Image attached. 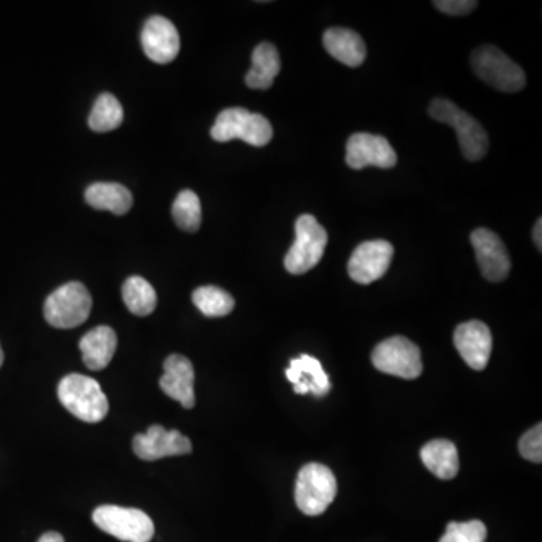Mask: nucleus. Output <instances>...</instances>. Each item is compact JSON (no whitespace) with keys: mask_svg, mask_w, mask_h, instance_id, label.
I'll use <instances>...</instances> for the list:
<instances>
[{"mask_svg":"<svg viewBox=\"0 0 542 542\" xmlns=\"http://www.w3.org/2000/svg\"><path fill=\"white\" fill-rule=\"evenodd\" d=\"M541 229H542V220H541V217H539V219L536 220L535 226H533V241H535L536 247H538L539 252H541L542 250Z\"/></svg>","mask_w":542,"mask_h":542,"instance_id":"nucleus-30","label":"nucleus"},{"mask_svg":"<svg viewBox=\"0 0 542 542\" xmlns=\"http://www.w3.org/2000/svg\"><path fill=\"white\" fill-rule=\"evenodd\" d=\"M454 344L470 368L475 371L487 368L493 348V338L487 324L478 320L460 324L455 329Z\"/></svg>","mask_w":542,"mask_h":542,"instance_id":"nucleus-15","label":"nucleus"},{"mask_svg":"<svg viewBox=\"0 0 542 542\" xmlns=\"http://www.w3.org/2000/svg\"><path fill=\"white\" fill-rule=\"evenodd\" d=\"M487 527L482 521L472 520L466 523H452L446 527L445 535L439 542H485Z\"/></svg>","mask_w":542,"mask_h":542,"instance_id":"nucleus-27","label":"nucleus"},{"mask_svg":"<svg viewBox=\"0 0 542 542\" xmlns=\"http://www.w3.org/2000/svg\"><path fill=\"white\" fill-rule=\"evenodd\" d=\"M58 396L65 409L80 421L97 424L109 413V401L98 381L82 374L62 378Z\"/></svg>","mask_w":542,"mask_h":542,"instance_id":"nucleus-1","label":"nucleus"},{"mask_svg":"<svg viewBox=\"0 0 542 542\" xmlns=\"http://www.w3.org/2000/svg\"><path fill=\"white\" fill-rule=\"evenodd\" d=\"M372 363L378 371L405 380H415L424 371L421 350L404 336L380 342L372 351Z\"/></svg>","mask_w":542,"mask_h":542,"instance_id":"nucleus-9","label":"nucleus"},{"mask_svg":"<svg viewBox=\"0 0 542 542\" xmlns=\"http://www.w3.org/2000/svg\"><path fill=\"white\" fill-rule=\"evenodd\" d=\"M4 360H5L4 350H2V347H0V366L4 365Z\"/></svg>","mask_w":542,"mask_h":542,"instance_id":"nucleus-32","label":"nucleus"},{"mask_svg":"<svg viewBox=\"0 0 542 542\" xmlns=\"http://www.w3.org/2000/svg\"><path fill=\"white\" fill-rule=\"evenodd\" d=\"M281 73V56L271 43H261L253 50L252 68L246 74V85L252 89H268Z\"/></svg>","mask_w":542,"mask_h":542,"instance_id":"nucleus-19","label":"nucleus"},{"mask_svg":"<svg viewBox=\"0 0 542 542\" xmlns=\"http://www.w3.org/2000/svg\"><path fill=\"white\" fill-rule=\"evenodd\" d=\"M476 261L482 276L490 282H502L511 271V258L499 235L490 229L479 228L470 235Z\"/></svg>","mask_w":542,"mask_h":542,"instance_id":"nucleus-12","label":"nucleus"},{"mask_svg":"<svg viewBox=\"0 0 542 542\" xmlns=\"http://www.w3.org/2000/svg\"><path fill=\"white\" fill-rule=\"evenodd\" d=\"M323 44L336 61L356 68L365 62L366 46L359 34L345 28H332L324 32Z\"/></svg>","mask_w":542,"mask_h":542,"instance_id":"nucleus-18","label":"nucleus"},{"mask_svg":"<svg viewBox=\"0 0 542 542\" xmlns=\"http://www.w3.org/2000/svg\"><path fill=\"white\" fill-rule=\"evenodd\" d=\"M85 199L95 210H106L116 216L130 211L133 195L127 187L118 183H95L86 189Z\"/></svg>","mask_w":542,"mask_h":542,"instance_id":"nucleus-21","label":"nucleus"},{"mask_svg":"<svg viewBox=\"0 0 542 542\" xmlns=\"http://www.w3.org/2000/svg\"><path fill=\"white\" fill-rule=\"evenodd\" d=\"M165 374L160 378V387L169 398L180 402L184 409L195 405V369L192 362L181 354H172L165 360Z\"/></svg>","mask_w":542,"mask_h":542,"instance_id":"nucleus-16","label":"nucleus"},{"mask_svg":"<svg viewBox=\"0 0 542 542\" xmlns=\"http://www.w3.org/2000/svg\"><path fill=\"white\" fill-rule=\"evenodd\" d=\"M326 229L311 214H303L296 222V240L285 256V268L291 275H305L318 265L327 246Z\"/></svg>","mask_w":542,"mask_h":542,"instance_id":"nucleus-7","label":"nucleus"},{"mask_svg":"<svg viewBox=\"0 0 542 542\" xmlns=\"http://www.w3.org/2000/svg\"><path fill=\"white\" fill-rule=\"evenodd\" d=\"M336 493L338 482L329 467L311 463L300 469L294 497L303 514L311 517L323 514L332 505Z\"/></svg>","mask_w":542,"mask_h":542,"instance_id":"nucleus-4","label":"nucleus"},{"mask_svg":"<svg viewBox=\"0 0 542 542\" xmlns=\"http://www.w3.org/2000/svg\"><path fill=\"white\" fill-rule=\"evenodd\" d=\"M124 121V110L118 98L112 94H101L89 115V127L97 133L116 130Z\"/></svg>","mask_w":542,"mask_h":542,"instance_id":"nucleus-23","label":"nucleus"},{"mask_svg":"<svg viewBox=\"0 0 542 542\" xmlns=\"http://www.w3.org/2000/svg\"><path fill=\"white\" fill-rule=\"evenodd\" d=\"M472 68L476 76L500 92L521 91L526 86V74L520 65L494 46H481L473 52Z\"/></svg>","mask_w":542,"mask_h":542,"instance_id":"nucleus-6","label":"nucleus"},{"mask_svg":"<svg viewBox=\"0 0 542 542\" xmlns=\"http://www.w3.org/2000/svg\"><path fill=\"white\" fill-rule=\"evenodd\" d=\"M193 303L205 317L219 318L231 314L235 308V300L231 294L219 287H201L193 293Z\"/></svg>","mask_w":542,"mask_h":542,"instance_id":"nucleus-24","label":"nucleus"},{"mask_svg":"<svg viewBox=\"0 0 542 542\" xmlns=\"http://www.w3.org/2000/svg\"><path fill=\"white\" fill-rule=\"evenodd\" d=\"M95 526L119 541L150 542L156 527L153 520L141 509L103 505L92 514Z\"/></svg>","mask_w":542,"mask_h":542,"instance_id":"nucleus-8","label":"nucleus"},{"mask_svg":"<svg viewBox=\"0 0 542 542\" xmlns=\"http://www.w3.org/2000/svg\"><path fill=\"white\" fill-rule=\"evenodd\" d=\"M122 300L131 314L138 317L151 315L157 306V294L153 285L141 276H131L122 285Z\"/></svg>","mask_w":542,"mask_h":542,"instance_id":"nucleus-22","label":"nucleus"},{"mask_svg":"<svg viewBox=\"0 0 542 542\" xmlns=\"http://www.w3.org/2000/svg\"><path fill=\"white\" fill-rule=\"evenodd\" d=\"M133 451L144 461H157L166 457H180L192 452V442L180 431H168L162 425H153L147 433L133 439Z\"/></svg>","mask_w":542,"mask_h":542,"instance_id":"nucleus-13","label":"nucleus"},{"mask_svg":"<svg viewBox=\"0 0 542 542\" xmlns=\"http://www.w3.org/2000/svg\"><path fill=\"white\" fill-rule=\"evenodd\" d=\"M434 7L448 16H467L478 7V2L475 0H436L433 2Z\"/></svg>","mask_w":542,"mask_h":542,"instance_id":"nucleus-29","label":"nucleus"},{"mask_svg":"<svg viewBox=\"0 0 542 542\" xmlns=\"http://www.w3.org/2000/svg\"><path fill=\"white\" fill-rule=\"evenodd\" d=\"M172 216L178 228L196 232L201 228L202 208L198 195L192 190H183L172 205Z\"/></svg>","mask_w":542,"mask_h":542,"instance_id":"nucleus-25","label":"nucleus"},{"mask_svg":"<svg viewBox=\"0 0 542 542\" xmlns=\"http://www.w3.org/2000/svg\"><path fill=\"white\" fill-rule=\"evenodd\" d=\"M291 362L300 369L303 378L308 381L309 393L321 398V396H326L330 392L332 383H330L329 375L324 371L320 360L308 356V354H302L299 359H293Z\"/></svg>","mask_w":542,"mask_h":542,"instance_id":"nucleus-26","label":"nucleus"},{"mask_svg":"<svg viewBox=\"0 0 542 542\" xmlns=\"http://www.w3.org/2000/svg\"><path fill=\"white\" fill-rule=\"evenodd\" d=\"M392 258L393 246L389 241H365L354 249L348 261V275L357 284H372L386 275Z\"/></svg>","mask_w":542,"mask_h":542,"instance_id":"nucleus-10","label":"nucleus"},{"mask_svg":"<svg viewBox=\"0 0 542 542\" xmlns=\"http://www.w3.org/2000/svg\"><path fill=\"white\" fill-rule=\"evenodd\" d=\"M430 116L443 124L451 125L458 136L461 153L470 162L484 159L488 151V134L469 113L445 98H436L430 106Z\"/></svg>","mask_w":542,"mask_h":542,"instance_id":"nucleus-3","label":"nucleus"},{"mask_svg":"<svg viewBox=\"0 0 542 542\" xmlns=\"http://www.w3.org/2000/svg\"><path fill=\"white\" fill-rule=\"evenodd\" d=\"M521 457L532 463H541L542 461V425L538 424L532 430L527 431L518 443Z\"/></svg>","mask_w":542,"mask_h":542,"instance_id":"nucleus-28","label":"nucleus"},{"mask_svg":"<svg viewBox=\"0 0 542 542\" xmlns=\"http://www.w3.org/2000/svg\"><path fill=\"white\" fill-rule=\"evenodd\" d=\"M38 542H65L64 536L58 532H47L38 539Z\"/></svg>","mask_w":542,"mask_h":542,"instance_id":"nucleus-31","label":"nucleus"},{"mask_svg":"<svg viewBox=\"0 0 542 542\" xmlns=\"http://www.w3.org/2000/svg\"><path fill=\"white\" fill-rule=\"evenodd\" d=\"M141 41L145 55L156 64H169L180 53V34L174 23L162 16L151 17L145 22Z\"/></svg>","mask_w":542,"mask_h":542,"instance_id":"nucleus-14","label":"nucleus"},{"mask_svg":"<svg viewBox=\"0 0 542 542\" xmlns=\"http://www.w3.org/2000/svg\"><path fill=\"white\" fill-rule=\"evenodd\" d=\"M92 297L85 285L70 282L53 291L44 303V317L56 329H74L88 320Z\"/></svg>","mask_w":542,"mask_h":542,"instance_id":"nucleus-5","label":"nucleus"},{"mask_svg":"<svg viewBox=\"0 0 542 542\" xmlns=\"http://www.w3.org/2000/svg\"><path fill=\"white\" fill-rule=\"evenodd\" d=\"M422 463L437 478L454 479L460 470L457 446L449 440H433L428 442L421 451Z\"/></svg>","mask_w":542,"mask_h":542,"instance_id":"nucleus-20","label":"nucleus"},{"mask_svg":"<svg viewBox=\"0 0 542 542\" xmlns=\"http://www.w3.org/2000/svg\"><path fill=\"white\" fill-rule=\"evenodd\" d=\"M211 138L216 142H231L241 139L252 147H265L273 138V127L265 116L249 112L243 107H231L219 113Z\"/></svg>","mask_w":542,"mask_h":542,"instance_id":"nucleus-2","label":"nucleus"},{"mask_svg":"<svg viewBox=\"0 0 542 542\" xmlns=\"http://www.w3.org/2000/svg\"><path fill=\"white\" fill-rule=\"evenodd\" d=\"M345 160L351 169L359 171L368 166L381 169L395 168L398 157L392 145L383 136L356 133L348 139Z\"/></svg>","mask_w":542,"mask_h":542,"instance_id":"nucleus-11","label":"nucleus"},{"mask_svg":"<svg viewBox=\"0 0 542 542\" xmlns=\"http://www.w3.org/2000/svg\"><path fill=\"white\" fill-rule=\"evenodd\" d=\"M79 347L83 363L92 371H101L112 362L118 347V338L112 327H95L80 339Z\"/></svg>","mask_w":542,"mask_h":542,"instance_id":"nucleus-17","label":"nucleus"}]
</instances>
